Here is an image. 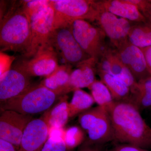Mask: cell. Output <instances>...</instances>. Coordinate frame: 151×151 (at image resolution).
I'll return each instance as SVG.
<instances>
[{
	"mask_svg": "<svg viewBox=\"0 0 151 151\" xmlns=\"http://www.w3.org/2000/svg\"><path fill=\"white\" fill-rule=\"evenodd\" d=\"M32 116L15 111H2L0 117V139L9 142L18 150L23 134Z\"/></svg>",
	"mask_w": 151,
	"mask_h": 151,
	"instance_id": "cell-10",
	"label": "cell"
},
{
	"mask_svg": "<svg viewBox=\"0 0 151 151\" xmlns=\"http://www.w3.org/2000/svg\"><path fill=\"white\" fill-rule=\"evenodd\" d=\"M107 110L113 140L146 150L151 149V128L134 105L129 101H114Z\"/></svg>",
	"mask_w": 151,
	"mask_h": 151,
	"instance_id": "cell-1",
	"label": "cell"
},
{
	"mask_svg": "<svg viewBox=\"0 0 151 151\" xmlns=\"http://www.w3.org/2000/svg\"><path fill=\"white\" fill-rule=\"evenodd\" d=\"M31 76L18 68L15 66L1 76V102L19 96L32 85Z\"/></svg>",
	"mask_w": 151,
	"mask_h": 151,
	"instance_id": "cell-14",
	"label": "cell"
},
{
	"mask_svg": "<svg viewBox=\"0 0 151 151\" xmlns=\"http://www.w3.org/2000/svg\"><path fill=\"white\" fill-rule=\"evenodd\" d=\"M63 138L68 147L73 150L84 142V131L77 126L70 127L64 131Z\"/></svg>",
	"mask_w": 151,
	"mask_h": 151,
	"instance_id": "cell-25",
	"label": "cell"
},
{
	"mask_svg": "<svg viewBox=\"0 0 151 151\" xmlns=\"http://www.w3.org/2000/svg\"><path fill=\"white\" fill-rule=\"evenodd\" d=\"M19 3L30 22L50 6V1L46 0L20 1Z\"/></svg>",
	"mask_w": 151,
	"mask_h": 151,
	"instance_id": "cell-24",
	"label": "cell"
},
{
	"mask_svg": "<svg viewBox=\"0 0 151 151\" xmlns=\"http://www.w3.org/2000/svg\"><path fill=\"white\" fill-rule=\"evenodd\" d=\"M98 8L137 23H147L145 18L139 9L126 0H102L97 1Z\"/></svg>",
	"mask_w": 151,
	"mask_h": 151,
	"instance_id": "cell-16",
	"label": "cell"
},
{
	"mask_svg": "<svg viewBox=\"0 0 151 151\" xmlns=\"http://www.w3.org/2000/svg\"><path fill=\"white\" fill-rule=\"evenodd\" d=\"M100 145H91L84 142L77 151H103Z\"/></svg>",
	"mask_w": 151,
	"mask_h": 151,
	"instance_id": "cell-31",
	"label": "cell"
},
{
	"mask_svg": "<svg viewBox=\"0 0 151 151\" xmlns=\"http://www.w3.org/2000/svg\"><path fill=\"white\" fill-rule=\"evenodd\" d=\"M95 103L91 94L81 89H76L73 91L72 99L68 103L69 117L73 118L79 115L90 108Z\"/></svg>",
	"mask_w": 151,
	"mask_h": 151,
	"instance_id": "cell-21",
	"label": "cell"
},
{
	"mask_svg": "<svg viewBox=\"0 0 151 151\" xmlns=\"http://www.w3.org/2000/svg\"><path fill=\"white\" fill-rule=\"evenodd\" d=\"M97 70H101L124 81L129 87L132 94L136 91L137 81L122 62L116 48L108 46L97 63Z\"/></svg>",
	"mask_w": 151,
	"mask_h": 151,
	"instance_id": "cell-11",
	"label": "cell"
},
{
	"mask_svg": "<svg viewBox=\"0 0 151 151\" xmlns=\"http://www.w3.org/2000/svg\"><path fill=\"white\" fill-rule=\"evenodd\" d=\"M0 151H18L12 143L0 139Z\"/></svg>",
	"mask_w": 151,
	"mask_h": 151,
	"instance_id": "cell-32",
	"label": "cell"
},
{
	"mask_svg": "<svg viewBox=\"0 0 151 151\" xmlns=\"http://www.w3.org/2000/svg\"><path fill=\"white\" fill-rule=\"evenodd\" d=\"M111 151H149L147 150L137 146L129 144H121L117 145Z\"/></svg>",
	"mask_w": 151,
	"mask_h": 151,
	"instance_id": "cell-29",
	"label": "cell"
},
{
	"mask_svg": "<svg viewBox=\"0 0 151 151\" xmlns=\"http://www.w3.org/2000/svg\"><path fill=\"white\" fill-rule=\"evenodd\" d=\"M97 62L94 58H89L76 65V68L70 73L69 81V86L72 91L89 88L94 83L96 80Z\"/></svg>",
	"mask_w": 151,
	"mask_h": 151,
	"instance_id": "cell-17",
	"label": "cell"
},
{
	"mask_svg": "<svg viewBox=\"0 0 151 151\" xmlns=\"http://www.w3.org/2000/svg\"><path fill=\"white\" fill-rule=\"evenodd\" d=\"M54 11L50 6L30 22V45L24 56L31 58L40 49L50 44V38L53 30Z\"/></svg>",
	"mask_w": 151,
	"mask_h": 151,
	"instance_id": "cell-9",
	"label": "cell"
},
{
	"mask_svg": "<svg viewBox=\"0 0 151 151\" xmlns=\"http://www.w3.org/2000/svg\"><path fill=\"white\" fill-rule=\"evenodd\" d=\"M14 59L12 57L1 52V76L10 69V67Z\"/></svg>",
	"mask_w": 151,
	"mask_h": 151,
	"instance_id": "cell-28",
	"label": "cell"
},
{
	"mask_svg": "<svg viewBox=\"0 0 151 151\" xmlns=\"http://www.w3.org/2000/svg\"><path fill=\"white\" fill-rule=\"evenodd\" d=\"M141 49L145 56L148 70L151 76V46Z\"/></svg>",
	"mask_w": 151,
	"mask_h": 151,
	"instance_id": "cell-30",
	"label": "cell"
},
{
	"mask_svg": "<svg viewBox=\"0 0 151 151\" xmlns=\"http://www.w3.org/2000/svg\"><path fill=\"white\" fill-rule=\"evenodd\" d=\"M88 88L91 91V95L95 103L98 106L107 109L115 101L108 87L100 80H95Z\"/></svg>",
	"mask_w": 151,
	"mask_h": 151,
	"instance_id": "cell-23",
	"label": "cell"
},
{
	"mask_svg": "<svg viewBox=\"0 0 151 151\" xmlns=\"http://www.w3.org/2000/svg\"><path fill=\"white\" fill-rule=\"evenodd\" d=\"M78 122L81 129L87 133L85 142L101 145L113 140L111 119L107 108L98 106L80 114Z\"/></svg>",
	"mask_w": 151,
	"mask_h": 151,
	"instance_id": "cell-5",
	"label": "cell"
},
{
	"mask_svg": "<svg viewBox=\"0 0 151 151\" xmlns=\"http://www.w3.org/2000/svg\"><path fill=\"white\" fill-rule=\"evenodd\" d=\"M128 39L130 43L140 48L151 46V26L144 23L132 25Z\"/></svg>",
	"mask_w": 151,
	"mask_h": 151,
	"instance_id": "cell-22",
	"label": "cell"
},
{
	"mask_svg": "<svg viewBox=\"0 0 151 151\" xmlns=\"http://www.w3.org/2000/svg\"><path fill=\"white\" fill-rule=\"evenodd\" d=\"M141 12L145 18L147 23L151 26V2L149 0V4L145 7Z\"/></svg>",
	"mask_w": 151,
	"mask_h": 151,
	"instance_id": "cell-33",
	"label": "cell"
},
{
	"mask_svg": "<svg viewBox=\"0 0 151 151\" xmlns=\"http://www.w3.org/2000/svg\"><path fill=\"white\" fill-rule=\"evenodd\" d=\"M97 73L100 76V81L109 89L114 101H129L132 92L124 81L104 71L97 70Z\"/></svg>",
	"mask_w": 151,
	"mask_h": 151,
	"instance_id": "cell-19",
	"label": "cell"
},
{
	"mask_svg": "<svg viewBox=\"0 0 151 151\" xmlns=\"http://www.w3.org/2000/svg\"><path fill=\"white\" fill-rule=\"evenodd\" d=\"M61 95L40 84L32 86L17 97L1 102V109L32 116L48 110Z\"/></svg>",
	"mask_w": 151,
	"mask_h": 151,
	"instance_id": "cell-3",
	"label": "cell"
},
{
	"mask_svg": "<svg viewBox=\"0 0 151 151\" xmlns=\"http://www.w3.org/2000/svg\"><path fill=\"white\" fill-rule=\"evenodd\" d=\"M29 59L16 65L31 76H45L51 74L59 66L58 56L50 44L42 47Z\"/></svg>",
	"mask_w": 151,
	"mask_h": 151,
	"instance_id": "cell-8",
	"label": "cell"
},
{
	"mask_svg": "<svg viewBox=\"0 0 151 151\" xmlns=\"http://www.w3.org/2000/svg\"><path fill=\"white\" fill-rule=\"evenodd\" d=\"M49 129L43 116L33 119L25 129L18 151H42L48 139Z\"/></svg>",
	"mask_w": 151,
	"mask_h": 151,
	"instance_id": "cell-15",
	"label": "cell"
},
{
	"mask_svg": "<svg viewBox=\"0 0 151 151\" xmlns=\"http://www.w3.org/2000/svg\"><path fill=\"white\" fill-rule=\"evenodd\" d=\"M98 8L99 13L95 22L114 46L116 47L127 40L132 26L130 21Z\"/></svg>",
	"mask_w": 151,
	"mask_h": 151,
	"instance_id": "cell-12",
	"label": "cell"
},
{
	"mask_svg": "<svg viewBox=\"0 0 151 151\" xmlns=\"http://www.w3.org/2000/svg\"><path fill=\"white\" fill-rule=\"evenodd\" d=\"M50 6L54 11L53 29L69 27L77 20L96 21L99 13L96 1L53 0Z\"/></svg>",
	"mask_w": 151,
	"mask_h": 151,
	"instance_id": "cell-4",
	"label": "cell"
},
{
	"mask_svg": "<svg viewBox=\"0 0 151 151\" xmlns=\"http://www.w3.org/2000/svg\"><path fill=\"white\" fill-rule=\"evenodd\" d=\"M71 65H59L51 74L45 77L40 84L44 86L63 95L72 91L69 86Z\"/></svg>",
	"mask_w": 151,
	"mask_h": 151,
	"instance_id": "cell-18",
	"label": "cell"
},
{
	"mask_svg": "<svg viewBox=\"0 0 151 151\" xmlns=\"http://www.w3.org/2000/svg\"><path fill=\"white\" fill-rule=\"evenodd\" d=\"M68 147L63 138L49 137L42 151H72Z\"/></svg>",
	"mask_w": 151,
	"mask_h": 151,
	"instance_id": "cell-26",
	"label": "cell"
},
{
	"mask_svg": "<svg viewBox=\"0 0 151 151\" xmlns=\"http://www.w3.org/2000/svg\"><path fill=\"white\" fill-rule=\"evenodd\" d=\"M67 98L66 95L64 96L54 107L44 115L50 128H63L67 124L70 118Z\"/></svg>",
	"mask_w": 151,
	"mask_h": 151,
	"instance_id": "cell-20",
	"label": "cell"
},
{
	"mask_svg": "<svg viewBox=\"0 0 151 151\" xmlns=\"http://www.w3.org/2000/svg\"><path fill=\"white\" fill-rule=\"evenodd\" d=\"M135 93L142 94L144 98L151 104V76L137 82V89Z\"/></svg>",
	"mask_w": 151,
	"mask_h": 151,
	"instance_id": "cell-27",
	"label": "cell"
},
{
	"mask_svg": "<svg viewBox=\"0 0 151 151\" xmlns=\"http://www.w3.org/2000/svg\"><path fill=\"white\" fill-rule=\"evenodd\" d=\"M1 50L21 52L24 56L31 40V24L19 4H14L1 17Z\"/></svg>",
	"mask_w": 151,
	"mask_h": 151,
	"instance_id": "cell-2",
	"label": "cell"
},
{
	"mask_svg": "<svg viewBox=\"0 0 151 151\" xmlns=\"http://www.w3.org/2000/svg\"><path fill=\"white\" fill-rule=\"evenodd\" d=\"M50 43L64 64L76 65L90 58L76 40L69 26L53 29Z\"/></svg>",
	"mask_w": 151,
	"mask_h": 151,
	"instance_id": "cell-7",
	"label": "cell"
},
{
	"mask_svg": "<svg viewBox=\"0 0 151 151\" xmlns=\"http://www.w3.org/2000/svg\"><path fill=\"white\" fill-rule=\"evenodd\" d=\"M115 48L122 62L137 82L151 76L141 48L130 43L128 39Z\"/></svg>",
	"mask_w": 151,
	"mask_h": 151,
	"instance_id": "cell-13",
	"label": "cell"
},
{
	"mask_svg": "<svg viewBox=\"0 0 151 151\" xmlns=\"http://www.w3.org/2000/svg\"><path fill=\"white\" fill-rule=\"evenodd\" d=\"M69 27L84 52L98 61L108 46L105 42V33L99 27L85 20L75 21Z\"/></svg>",
	"mask_w": 151,
	"mask_h": 151,
	"instance_id": "cell-6",
	"label": "cell"
},
{
	"mask_svg": "<svg viewBox=\"0 0 151 151\" xmlns=\"http://www.w3.org/2000/svg\"><path fill=\"white\" fill-rule=\"evenodd\" d=\"M150 2H151V0H150Z\"/></svg>",
	"mask_w": 151,
	"mask_h": 151,
	"instance_id": "cell-34",
	"label": "cell"
}]
</instances>
